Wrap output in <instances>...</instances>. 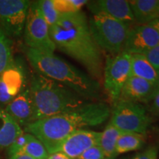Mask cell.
Masks as SVG:
<instances>
[{"instance_id": "cell-23", "label": "cell", "mask_w": 159, "mask_h": 159, "mask_svg": "<svg viewBox=\"0 0 159 159\" xmlns=\"http://www.w3.org/2000/svg\"><path fill=\"white\" fill-rule=\"evenodd\" d=\"M88 2L87 0H53L55 7L60 14L78 12Z\"/></svg>"}, {"instance_id": "cell-5", "label": "cell", "mask_w": 159, "mask_h": 159, "mask_svg": "<svg viewBox=\"0 0 159 159\" xmlns=\"http://www.w3.org/2000/svg\"><path fill=\"white\" fill-rule=\"evenodd\" d=\"M110 123L124 133L146 134L151 117L141 103L118 101L111 113Z\"/></svg>"}, {"instance_id": "cell-7", "label": "cell", "mask_w": 159, "mask_h": 159, "mask_svg": "<svg viewBox=\"0 0 159 159\" xmlns=\"http://www.w3.org/2000/svg\"><path fill=\"white\" fill-rule=\"evenodd\" d=\"M24 34L28 48L47 52H54L56 49L49 35V25L43 19L37 2L30 5Z\"/></svg>"}, {"instance_id": "cell-22", "label": "cell", "mask_w": 159, "mask_h": 159, "mask_svg": "<svg viewBox=\"0 0 159 159\" xmlns=\"http://www.w3.org/2000/svg\"><path fill=\"white\" fill-rule=\"evenodd\" d=\"M37 2L41 14L49 27L55 25L59 19L60 13L55 7L53 0H41L37 1Z\"/></svg>"}, {"instance_id": "cell-28", "label": "cell", "mask_w": 159, "mask_h": 159, "mask_svg": "<svg viewBox=\"0 0 159 159\" xmlns=\"http://www.w3.org/2000/svg\"><path fill=\"white\" fill-rule=\"evenodd\" d=\"M158 148L156 145L149 147L142 152H139L132 159H158Z\"/></svg>"}, {"instance_id": "cell-16", "label": "cell", "mask_w": 159, "mask_h": 159, "mask_svg": "<svg viewBox=\"0 0 159 159\" xmlns=\"http://www.w3.org/2000/svg\"><path fill=\"white\" fill-rule=\"evenodd\" d=\"M23 132L14 119L5 110L0 109V150L9 148Z\"/></svg>"}, {"instance_id": "cell-25", "label": "cell", "mask_w": 159, "mask_h": 159, "mask_svg": "<svg viewBox=\"0 0 159 159\" xmlns=\"http://www.w3.org/2000/svg\"><path fill=\"white\" fill-rule=\"evenodd\" d=\"M105 156L99 145L91 147L85 151L77 159H105Z\"/></svg>"}, {"instance_id": "cell-21", "label": "cell", "mask_w": 159, "mask_h": 159, "mask_svg": "<svg viewBox=\"0 0 159 159\" xmlns=\"http://www.w3.org/2000/svg\"><path fill=\"white\" fill-rule=\"evenodd\" d=\"M12 61L11 40L0 28V75L5 70Z\"/></svg>"}, {"instance_id": "cell-30", "label": "cell", "mask_w": 159, "mask_h": 159, "mask_svg": "<svg viewBox=\"0 0 159 159\" xmlns=\"http://www.w3.org/2000/svg\"><path fill=\"white\" fill-rule=\"evenodd\" d=\"M9 159H35L32 157L27 156L23 152H18V153L13 155L11 157H9Z\"/></svg>"}, {"instance_id": "cell-33", "label": "cell", "mask_w": 159, "mask_h": 159, "mask_svg": "<svg viewBox=\"0 0 159 159\" xmlns=\"http://www.w3.org/2000/svg\"><path fill=\"white\" fill-rule=\"evenodd\" d=\"M105 159H112V158H105Z\"/></svg>"}, {"instance_id": "cell-20", "label": "cell", "mask_w": 159, "mask_h": 159, "mask_svg": "<svg viewBox=\"0 0 159 159\" xmlns=\"http://www.w3.org/2000/svg\"><path fill=\"white\" fill-rule=\"evenodd\" d=\"M19 152H23L35 159H47L49 156L42 143L31 134L25 147Z\"/></svg>"}, {"instance_id": "cell-19", "label": "cell", "mask_w": 159, "mask_h": 159, "mask_svg": "<svg viewBox=\"0 0 159 159\" xmlns=\"http://www.w3.org/2000/svg\"><path fill=\"white\" fill-rule=\"evenodd\" d=\"M145 139L144 134L123 132L117 141L116 156L139 150L144 145Z\"/></svg>"}, {"instance_id": "cell-8", "label": "cell", "mask_w": 159, "mask_h": 159, "mask_svg": "<svg viewBox=\"0 0 159 159\" xmlns=\"http://www.w3.org/2000/svg\"><path fill=\"white\" fill-rule=\"evenodd\" d=\"M30 4L27 0H0V28L7 36L23 33Z\"/></svg>"}, {"instance_id": "cell-18", "label": "cell", "mask_w": 159, "mask_h": 159, "mask_svg": "<svg viewBox=\"0 0 159 159\" xmlns=\"http://www.w3.org/2000/svg\"><path fill=\"white\" fill-rule=\"evenodd\" d=\"M122 133L110 122L107 125L105 130L101 133L99 145L104 152L106 158L114 159V157L116 156V143Z\"/></svg>"}, {"instance_id": "cell-15", "label": "cell", "mask_w": 159, "mask_h": 159, "mask_svg": "<svg viewBox=\"0 0 159 159\" xmlns=\"http://www.w3.org/2000/svg\"><path fill=\"white\" fill-rule=\"evenodd\" d=\"M129 3L138 25L159 20V0H133Z\"/></svg>"}, {"instance_id": "cell-13", "label": "cell", "mask_w": 159, "mask_h": 159, "mask_svg": "<svg viewBox=\"0 0 159 159\" xmlns=\"http://www.w3.org/2000/svg\"><path fill=\"white\" fill-rule=\"evenodd\" d=\"M156 89L153 83L130 75L123 86L118 101L146 104Z\"/></svg>"}, {"instance_id": "cell-32", "label": "cell", "mask_w": 159, "mask_h": 159, "mask_svg": "<svg viewBox=\"0 0 159 159\" xmlns=\"http://www.w3.org/2000/svg\"><path fill=\"white\" fill-rule=\"evenodd\" d=\"M158 72V77H157V80H156V89H158L159 90V71H157Z\"/></svg>"}, {"instance_id": "cell-10", "label": "cell", "mask_w": 159, "mask_h": 159, "mask_svg": "<svg viewBox=\"0 0 159 159\" xmlns=\"http://www.w3.org/2000/svg\"><path fill=\"white\" fill-rule=\"evenodd\" d=\"M25 73L22 66L12 61L0 75V103L7 105L25 89Z\"/></svg>"}, {"instance_id": "cell-3", "label": "cell", "mask_w": 159, "mask_h": 159, "mask_svg": "<svg viewBox=\"0 0 159 159\" xmlns=\"http://www.w3.org/2000/svg\"><path fill=\"white\" fill-rule=\"evenodd\" d=\"M29 90L34 109L33 122L67 112L89 102L68 87L38 73L32 77Z\"/></svg>"}, {"instance_id": "cell-26", "label": "cell", "mask_w": 159, "mask_h": 159, "mask_svg": "<svg viewBox=\"0 0 159 159\" xmlns=\"http://www.w3.org/2000/svg\"><path fill=\"white\" fill-rule=\"evenodd\" d=\"M148 105V111L152 116H159V90L156 89L152 97L149 99V101L146 103Z\"/></svg>"}, {"instance_id": "cell-12", "label": "cell", "mask_w": 159, "mask_h": 159, "mask_svg": "<svg viewBox=\"0 0 159 159\" xmlns=\"http://www.w3.org/2000/svg\"><path fill=\"white\" fill-rule=\"evenodd\" d=\"M87 7L92 14L103 13L119 21H122L129 27L136 23L134 13L129 1L125 0H97L87 4Z\"/></svg>"}, {"instance_id": "cell-31", "label": "cell", "mask_w": 159, "mask_h": 159, "mask_svg": "<svg viewBox=\"0 0 159 159\" xmlns=\"http://www.w3.org/2000/svg\"><path fill=\"white\" fill-rule=\"evenodd\" d=\"M149 25H152V27H155V28L159 32V20H156V21H152V22H150Z\"/></svg>"}, {"instance_id": "cell-4", "label": "cell", "mask_w": 159, "mask_h": 159, "mask_svg": "<svg viewBox=\"0 0 159 159\" xmlns=\"http://www.w3.org/2000/svg\"><path fill=\"white\" fill-rule=\"evenodd\" d=\"M89 25L101 51L116 55L124 50L129 26L103 13L92 14Z\"/></svg>"}, {"instance_id": "cell-27", "label": "cell", "mask_w": 159, "mask_h": 159, "mask_svg": "<svg viewBox=\"0 0 159 159\" xmlns=\"http://www.w3.org/2000/svg\"><path fill=\"white\" fill-rule=\"evenodd\" d=\"M144 56L157 71H159V44L144 52Z\"/></svg>"}, {"instance_id": "cell-2", "label": "cell", "mask_w": 159, "mask_h": 159, "mask_svg": "<svg viewBox=\"0 0 159 159\" xmlns=\"http://www.w3.org/2000/svg\"><path fill=\"white\" fill-rule=\"evenodd\" d=\"M26 56L38 74L73 90L87 100L97 99L100 84L89 75L54 54L27 48Z\"/></svg>"}, {"instance_id": "cell-11", "label": "cell", "mask_w": 159, "mask_h": 159, "mask_svg": "<svg viewBox=\"0 0 159 159\" xmlns=\"http://www.w3.org/2000/svg\"><path fill=\"white\" fill-rule=\"evenodd\" d=\"M101 133L80 129L69 135L63 141L58 152L70 159H77L85 151L91 147L99 145Z\"/></svg>"}, {"instance_id": "cell-29", "label": "cell", "mask_w": 159, "mask_h": 159, "mask_svg": "<svg viewBox=\"0 0 159 159\" xmlns=\"http://www.w3.org/2000/svg\"><path fill=\"white\" fill-rule=\"evenodd\" d=\"M47 159H70L69 157H67L66 155H64L61 152H54L52 154H49L48 158Z\"/></svg>"}, {"instance_id": "cell-9", "label": "cell", "mask_w": 159, "mask_h": 159, "mask_svg": "<svg viewBox=\"0 0 159 159\" xmlns=\"http://www.w3.org/2000/svg\"><path fill=\"white\" fill-rule=\"evenodd\" d=\"M159 44V32L152 25H134L128 29L124 50L130 54H144Z\"/></svg>"}, {"instance_id": "cell-1", "label": "cell", "mask_w": 159, "mask_h": 159, "mask_svg": "<svg viewBox=\"0 0 159 159\" xmlns=\"http://www.w3.org/2000/svg\"><path fill=\"white\" fill-rule=\"evenodd\" d=\"M49 35L56 49L80 63L99 83L104 70L102 51L91 34L84 12L60 14L57 23L49 27Z\"/></svg>"}, {"instance_id": "cell-17", "label": "cell", "mask_w": 159, "mask_h": 159, "mask_svg": "<svg viewBox=\"0 0 159 159\" xmlns=\"http://www.w3.org/2000/svg\"><path fill=\"white\" fill-rule=\"evenodd\" d=\"M131 75L156 85L158 72L142 54H131Z\"/></svg>"}, {"instance_id": "cell-6", "label": "cell", "mask_w": 159, "mask_h": 159, "mask_svg": "<svg viewBox=\"0 0 159 159\" xmlns=\"http://www.w3.org/2000/svg\"><path fill=\"white\" fill-rule=\"evenodd\" d=\"M131 75V54L122 51L107 57L103 70L104 89L113 104L118 102L123 86Z\"/></svg>"}, {"instance_id": "cell-24", "label": "cell", "mask_w": 159, "mask_h": 159, "mask_svg": "<svg viewBox=\"0 0 159 159\" xmlns=\"http://www.w3.org/2000/svg\"><path fill=\"white\" fill-rule=\"evenodd\" d=\"M30 135V134L23 132L19 137H17L16 139L12 143V144L8 148L9 157L21 152V150H22V148L25 147L26 143L28 141Z\"/></svg>"}, {"instance_id": "cell-14", "label": "cell", "mask_w": 159, "mask_h": 159, "mask_svg": "<svg viewBox=\"0 0 159 159\" xmlns=\"http://www.w3.org/2000/svg\"><path fill=\"white\" fill-rule=\"evenodd\" d=\"M6 112L20 126H25L33 122L34 109L29 88L24 89L6 106Z\"/></svg>"}]
</instances>
